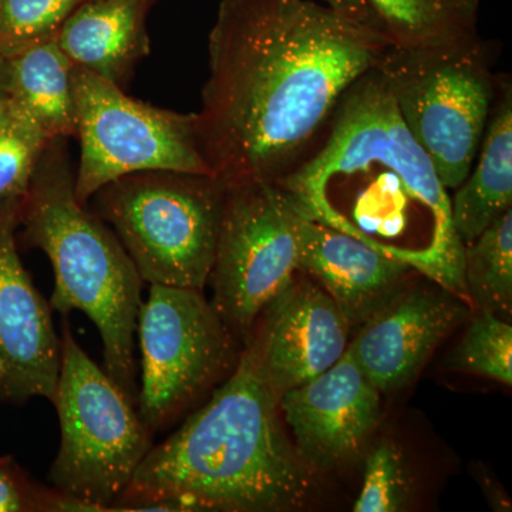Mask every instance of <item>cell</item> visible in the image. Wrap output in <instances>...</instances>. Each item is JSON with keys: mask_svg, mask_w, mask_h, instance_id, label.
I'll return each instance as SVG.
<instances>
[{"mask_svg": "<svg viewBox=\"0 0 512 512\" xmlns=\"http://www.w3.org/2000/svg\"><path fill=\"white\" fill-rule=\"evenodd\" d=\"M387 45L379 30L316 0H222L195 113L212 175L229 185L291 174Z\"/></svg>", "mask_w": 512, "mask_h": 512, "instance_id": "1", "label": "cell"}, {"mask_svg": "<svg viewBox=\"0 0 512 512\" xmlns=\"http://www.w3.org/2000/svg\"><path fill=\"white\" fill-rule=\"evenodd\" d=\"M279 394L242 349L234 372L138 466L114 511L281 512L313 494Z\"/></svg>", "mask_w": 512, "mask_h": 512, "instance_id": "2", "label": "cell"}, {"mask_svg": "<svg viewBox=\"0 0 512 512\" xmlns=\"http://www.w3.org/2000/svg\"><path fill=\"white\" fill-rule=\"evenodd\" d=\"M19 227L23 241L52 262L50 308L92 320L103 342L104 370L136 403L134 338L143 279L116 234L77 200L66 138L50 141L40 158Z\"/></svg>", "mask_w": 512, "mask_h": 512, "instance_id": "3", "label": "cell"}, {"mask_svg": "<svg viewBox=\"0 0 512 512\" xmlns=\"http://www.w3.org/2000/svg\"><path fill=\"white\" fill-rule=\"evenodd\" d=\"M278 184L296 201L352 184L366 185L362 192L394 188L412 195L436 221L440 284L467 298L464 245L451 221L450 195L407 130L376 66L350 86L311 156Z\"/></svg>", "mask_w": 512, "mask_h": 512, "instance_id": "4", "label": "cell"}, {"mask_svg": "<svg viewBox=\"0 0 512 512\" xmlns=\"http://www.w3.org/2000/svg\"><path fill=\"white\" fill-rule=\"evenodd\" d=\"M224 197L214 175L175 171L124 175L93 195L143 282L197 291L210 279Z\"/></svg>", "mask_w": 512, "mask_h": 512, "instance_id": "5", "label": "cell"}, {"mask_svg": "<svg viewBox=\"0 0 512 512\" xmlns=\"http://www.w3.org/2000/svg\"><path fill=\"white\" fill-rule=\"evenodd\" d=\"M60 447L49 470L50 487L96 504L114 505L154 446V434L136 403L94 363L64 319L55 396Z\"/></svg>", "mask_w": 512, "mask_h": 512, "instance_id": "6", "label": "cell"}, {"mask_svg": "<svg viewBox=\"0 0 512 512\" xmlns=\"http://www.w3.org/2000/svg\"><path fill=\"white\" fill-rule=\"evenodd\" d=\"M493 49L466 45L403 49L387 45L376 63L407 130L430 158L440 183L466 180L497 92Z\"/></svg>", "mask_w": 512, "mask_h": 512, "instance_id": "7", "label": "cell"}, {"mask_svg": "<svg viewBox=\"0 0 512 512\" xmlns=\"http://www.w3.org/2000/svg\"><path fill=\"white\" fill-rule=\"evenodd\" d=\"M141 382L137 412L153 434L194 409L237 366L239 340L202 291L150 285L137 330Z\"/></svg>", "mask_w": 512, "mask_h": 512, "instance_id": "8", "label": "cell"}, {"mask_svg": "<svg viewBox=\"0 0 512 512\" xmlns=\"http://www.w3.org/2000/svg\"><path fill=\"white\" fill-rule=\"evenodd\" d=\"M73 94L80 143L74 192L82 204L124 175H212L198 143L195 113L158 109L79 67L73 69Z\"/></svg>", "mask_w": 512, "mask_h": 512, "instance_id": "9", "label": "cell"}, {"mask_svg": "<svg viewBox=\"0 0 512 512\" xmlns=\"http://www.w3.org/2000/svg\"><path fill=\"white\" fill-rule=\"evenodd\" d=\"M298 208L281 185H225L217 251L208 284L212 306L247 345L256 319L298 274Z\"/></svg>", "mask_w": 512, "mask_h": 512, "instance_id": "10", "label": "cell"}, {"mask_svg": "<svg viewBox=\"0 0 512 512\" xmlns=\"http://www.w3.org/2000/svg\"><path fill=\"white\" fill-rule=\"evenodd\" d=\"M380 393L349 348L325 372L282 393V419L303 463L328 470L355 458L380 419Z\"/></svg>", "mask_w": 512, "mask_h": 512, "instance_id": "11", "label": "cell"}, {"mask_svg": "<svg viewBox=\"0 0 512 512\" xmlns=\"http://www.w3.org/2000/svg\"><path fill=\"white\" fill-rule=\"evenodd\" d=\"M350 325L316 282L293 279L256 319L245 348L281 396L325 372L349 348Z\"/></svg>", "mask_w": 512, "mask_h": 512, "instance_id": "12", "label": "cell"}, {"mask_svg": "<svg viewBox=\"0 0 512 512\" xmlns=\"http://www.w3.org/2000/svg\"><path fill=\"white\" fill-rule=\"evenodd\" d=\"M23 200L0 202V355L12 375L13 403L52 402L60 369V336L52 308L20 261L16 231Z\"/></svg>", "mask_w": 512, "mask_h": 512, "instance_id": "13", "label": "cell"}, {"mask_svg": "<svg viewBox=\"0 0 512 512\" xmlns=\"http://www.w3.org/2000/svg\"><path fill=\"white\" fill-rule=\"evenodd\" d=\"M296 229L298 274L315 279L350 328L379 311L417 269L409 259L313 220L299 208Z\"/></svg>", "mask_w": 512, "mask_h": 512, "instance_id": "14", "label": "cell"}, {"mask_svg": "<svg viewBox=\"0 0 512 512\" xmlns=\"http://www.w3.org/2000/svg\"><path fill=\"white\" fill-rule=\"evenodd\" d=\"M463 316V303L450 293H396L366 320L349 349L367 379L380 392H390L412 382Z\"/></svg>", "mask_w": 512, "mask_h": 512, "instance_id": "15", "label": "cell"}, {"mask_svg": "<svg viewBox=\"0 0 512 512\" xmlns=\"http://www.w3.org/2000/svg\"><path fill=\"white\" fill-rule=\"evenodd\" d=\"M151 0H84L64 22L57 45L74 67L121 84L150 53Z\"/></svg>", "mask_w": 512, "mask_h": 512, "instance_id": "16", "label": "cell"}, {"mask_svg": "<svg viewBox=\"0 0 512 512\" xmlns=\"http://www.w3.org/2000/svg\"><path fill=\"white\" fill-rule=\"evenodd\" d=\"M454 191L451 221L464 247L512 210V90L505 76L497 79L493 109L473 167Z\"/></svg>", "mask_w": 512, "mask_h": 512, "instance_id": "17", "label": "cell"}, {"mask_svg": "<svg viewBox=\"0 0 512 512\" xmlns=\"http://www.w3.org/2000/svg\"><path fill=\"white\" fill-rule=\"evenodd\" d=\"M73 69L56 39L6 59V94L50 140L76 137Z\"/></svg>", "mask_w": 512, "mask_h": 512, "instance_id": "18", "label": "cell"}, {"mask_svg": "<svg viewBox=\"0 0 512 512\" xmlns=\"http://www.w3.org/2000/svg\"><path fill=\"white\" fill-rule=\"evenodd\" d=\"M389 45L436 49L478 37L480 0H365Z\"/></svg>", "mask_w": 512, "mask_h": 512, "instance_id": "19", "label": "cell"}, {"mask_svg": "<svg viewBox=\"0 0 512 512\" xmlns=\"http://www.w3.org/2000/svg\"><path fill=\"white\" fill-rule=\"evenodd\" d=\"M464 285L481 312L512 316V210L464 247Z\"/></svg>", "mask_w": 512, "mask_h": 512, "instance_id": "20", "label": "cell"}, {"mask_svg": "<svg viewBox=\"0 0 512 512\" xmlns=\"http://www.w3.org/2000/svg\"><path fill=\"white\" fill-rule=\"evenodd\" d=\"M50 141L15 100L0 96V202L26 197Z\"/></svg>", "mask_w": 512, "mask_h": 512, "instance_id": "21", "label": "cell"}, {"mask_svg": "<svg viewBox=\"0 0 512 512\" xmlns=\"http://www.w3.org/2000/svg\"><path fill=\"white\" fill-rule=\"evenodd\" d=\"M448 365L511 386L512 326L493 313L481 312L448 356Z\"/></svg>", "mask_w": 512, "mask_h": 512, "instance_id": "22", "label": "cell"}, {"mask_svg": "<svg viewBox=\"0 0 512 512\" xmlns=\"http://www.w3.org/2000/svg\"><path fill=\"white\" fill-rule=\"evenodd\" d=\"M84 0H0V57L56 39Z\"/></svg>", "mask_w": 512, "mask_h": 512, "instance_id": "23", "label": "cell"}, {"mask_svg": "<svg viewBox=\"0 0 512 512\" xmlns=\"http://www.w3.org/2000/svg\"><path fill=\"white\" fill-rule=\"evenodd\" d=\"M406 497L407 481L402 453L392 441H380L366 458L363 487L353 511H399Z\"/></svg>", "mask_w": 512, "mask_h": 512, "instance_id": "24", "label": "cell"}, {"mask_svg": "<svg viewBox=\"0 0 512 512\" xmlns=\"http://www.w3.org/2000/svg\"><path fill=\"white\" fill-rule=\"evenodd\" d=\"M53 487L35 483L13 457H0V512H55Z\"/></svg>", "mask_w": 512, "mask_h": 512, "instance_id": "25", "label": "cell"}, {"mask_svg": "<svg viewBox=\"0 0 512 512\" xmlns=\"http://www.w3.org/2000/svg\"><path fill=\"white\" fill-rule=\"evenodd\" d=\"M316 2L328 5L329 8L335 9L336 12L356 20L357 23H362V25L369 26V28L383 33L379 20H377L375 13L372 12V9L369 8L365 0H316Z\"/></svg>", "mask_w": 512, "mask_h": 512, "instance_id": "26", "label": "cell"}, {"mask_svg": "<svg viewBox=\"0 0 512 512\" xmlns=\"http://www.w3.org/2000/svg\"><path fill=\"white\" fill-rule=\"evenodd\" d=\"M0 399L13 403L12 375L6 360L0 355Z\"/></svg>", "mask_w": 512, "mask_h": 512, "instance_id": "27", "label": "cell"}, {"mask_svg": "<svg viewBox=\"0 0 512 512\" xmlns=\"http://www.w3.org/2000/svg\"><path fill=\"white\" fill-rule=\"evenodd\" d=\"M6 93V59L0 57V96Z\"/></svg>", "mask_w": 512, "mask_h": 512, "instance_id": "28", "label": "cell"}]
</instances>
